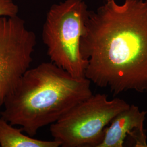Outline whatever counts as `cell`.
<instances>
[{"mask_svg":"<svg viewBox=\"0 0 147 147\" xmlns=\"http://www.w3.org/2000/svg\"><path fill=\"white\" fill-rule=\"evenodd\" d=\"M84 76L115 95L147 92V0H105L84 21Z\"/></svg>","mask_w":147,"mask_h":147,"instance_id":"obj_1","label":"cell"},{"mask_svg":"<svg viewBox=\"0 0 147 147\" xmlns=\"http://www.w3.org/2000/svg\"><path fill=\"white\" fill-rule=\"evenodd\" d=\"M36 36L18 16H0V115L6 99L30 68Z\"/></svg>","mask_w":147,"mask_h":147,"instance_id":"obj_5","label":"cell"},{"mask_svg":"<svg viewBox=\"0 0 147 147\" xmlns=\"http://www.w3.org/2000/svg\"><path fill=\"white\" fill-rule=\"evenodd\" d=\"M147 111H141L130 105L113 119L105 129L102 142L98 147H123L127 137L134 140L135 147H147V136L144 124Z\"/></svg>","mask_w":147,"mask_h":147,"instance_id":"obj_6","label":"cell"},{"mask_svg":"<svg viewBox=\"0 0 147 147\" xmlns=\"http://www.w3.org/2000/svg\"><path fill=\"white\" fill-rule=\"evenodd\" d=\"M21 128L17 129L0 116V147H58L60 142L42 140L25 135Z\"/></svg>","mask_w":147,"mask_h":147,"instance_id":"obj_7","label":"cell"},{"mask_svg":"<svg viewBox=\"0 0 147 147\" xmlns=\"http://www.w3.org/2000/svg\"><path fill=\"white\" fill-rule=\"evenodd\" d=\"M88 11L84 0H64L51 6L42 27L50 62L78 78L85 77L80 42Z\"/></svg>","mask_w":147,"mask_h":147,"instance_id":"obj_3","label":"cell"},{"mask_svg":"<svg viewBox=\"0 0 147 147\" xmlns=\"http://www.w3.org/2000/svg\"><path fill=\"white\" fill-rule=\"evenodd\" d=\"M90 84L86 77L73 76L51 62L40 63L24 74L0 116L34 137L93 94Z\"/></svg>","mask_w":147,"mask_h":147,"instance_id":"obj_2","label":"cell"},{"mask_svg":"<svg viewBox=\"0 0 147 147\" xmlns=\"http://www.w3.org/2000/svg\"><path fill=\"white\" fill-rule=\"evenodd\" d=\"M130 104L104 94H93L74 106L50 125L53 140L62 147H98L105 129L118 114Z\"/></svg>","mask_w":147,"mask_h":147,"instance_id":"obj_4","label":"cell"},{"mask_svg":"<svg viewBox=\"0 0 147 147\" xmlns=\"http://www.w3.org/2000/svg\"><path fill=\"white\" fill-rule=\"evenodd\" d=\"M19 7L13 0H0V16H16Z\"/></svg>","mask_w":147,"mask_h":147,"instance_id":"obj_8","label":"cell"}]
</instances>
